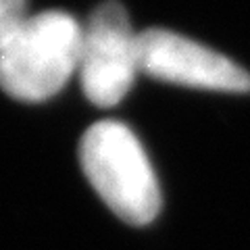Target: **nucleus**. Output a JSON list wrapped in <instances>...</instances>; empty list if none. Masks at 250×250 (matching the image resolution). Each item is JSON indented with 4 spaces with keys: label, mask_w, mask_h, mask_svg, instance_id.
Segmentation results:
<instances>
[{
    "label": "nucleus",
    "mask_w": 250,
    "mask_h": 250,
    "mask_svg": "<svg viewBox=\"0 0 250 250\" xmlns=\"http://www.w3.org/2000/svg\"><path fill=\"white\" fill-rule=\"evenodd\" d=\"M138 67L148 77L215 92H250V73L238 62L169 29L138 34Z\"/></svg>",
    "instance_id": "20e7f679"
},
{
    "label": "nucleus",
    "mask_w": 250,
    "mask_h": 250,
    "mask_svg": "<svg viewBox=\"0 0 250 250\" xmlns=\"http://www.w3.org/2000/svg\"><path fill=\"white\" fill-rule=\"evenodd\" d=\"M80 82L85 98L100 108L119 104L131 90L138 67V34L119 0L92 11L82 25Z\"/></svg>",
    "instance_id": "7ed1b4c3"
},
{
    "label": "nucleus",
    "mask_w": 250,
    "mask_h": 250,
    "mask_svg": "<svg viewBox=\"0 0 250 250\" xmlns=\"http://www.w3.org/2000/svg\"><path fill=\"white\" fill-rule=\"evenodd\" d=\"M27 0H0V52L27 23Z\"/></svg>",
    "instance_id": "39448f33"
},
{
    "label": "nucleus",
    "mask_w": 250,
    "mask_h": 250,
    "mask_svg": "<svg viewBox=\"0 0 250 250\" xmlns=\"http://www.w3.org/2000/svg\"><path fill=\"white\" fill-rule=\"evenodd\" d=\"M80 54L82 25L75 17L38 13L0 52V90L23 103L48 100L80 69Z\"/></svg>",
    "instance_id": "f03ea898"
},
{
    "label": "nucleus",
    "mask_w": 250,
    "mask_h": 250,
    "mask_svg": "<svg viewBox=\"0 0 250 250\" xmlns=\"http://www.w3.org/2000/svg\"><path fill=\"white\" fill-rule=\"evenodd\" d=\"M80 161L98 196L125 223L142 228L161 210V188L144 146L127 125L104 119L85 129Z\"/></svg>",
    "instance_id": "f257e3e1"
}]
</instances>
